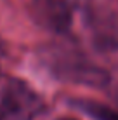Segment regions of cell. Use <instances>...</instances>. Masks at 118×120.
Wrapping results in <instances>:
<instances>
[{
	"mask_svg": "<svg viewBox=\"0 0 118 120\" xmlns=\"http://www.w3.org/2000/svg\"><path fill=\"white\" fill-rule=\"evenodd\" d=\"M42 59L57 78L76 82L92 87H101L109 80V75L96 63H92L82 51L73 45L54 44L42 51Z\"/></svg>",
	"mask_w": 118,
	"mask_h": 120,
	"instance_id": "obj_1",
	"label": "cell"
},
{
	"mask_svg": "<svg viewBox=\"0 0 118 120\" xmlns=\"http://www.w3.org/2000/svg\"><path fill=\"white\" fill-rule=\"evenodd\" d=\"M43 101L28 84L11 78L0 89V120H35Z\"/></svg>",
	"mask_w": 118,
	"mask_h": 120,
	"instance_id": "obj_2",
	"label": "cell"
},
{
	"mask_svg": "<svg viewBox=\"0 0 118 120\" xmlns=\"http://www.w3.org/2000/svg\"><path fill=\"white\" fill-rule=\"evenodd\" d=\"M30 14L38 26L64 35L73 23V5L70 0H33Z\"/></svg>",
	"mask_w": 118,
	"mask_h": 120,
	"instance_id": "obj_3",
	"label": "cell"
},
{
	"mask_svg": "<svg viewBox=\"0 0 118 120\" xmlns=\"http://www.w3.org/2000/svg\"><path fill=\"white\" fill-rule=\"evenodd\" d=\"M89 28L97 47L106 51L118 49V18L115 14H101L99 11H92L89 16Z\"/></svg>",
	"mask_w": 118,
	"mask_h": 120,
	"instance_id": "obj_4",
	"label": "cell"
},
{
	"mask_svg": "<svg viewBox=\"0 0 118 120\" xmlns=\"http://www.w3.org/2000/svg\"><path fill=\"white\" fill-rule=\"evenodd\" d=\"M75 106H78L82 111L94 120H118V111L96 101H87V99H78L75 101Z\"/></svg>",
	"mask_w": 118,
	"mask_h": 120,
	"instance_id": "obj_5",
	"label": "cell"
},
{
	"mask_svg": "<svg viewBox=\"0 0 118 120\" xmlns=\"http://www.w3.org/2000/svg\"><path fill=\"white\" fill-rule=\"evenodd\" d=\"M61 120H75V118H61Z\"/></svg>",
	"mask_w": 118,
	"mask_h": 120,
	"instance_id": "obj_6",
	"label": "cell"
},
{
	"mask_svg": "<svg viewBox=\"0 0 118 120\" xmlns=\"http://www.w3.org/2000/svg\"><path fill=\"white\" fill-rule=\"evenodd\" d=\"M116 101H118V94H116Z\"/></svg>",
	"mask_w": 118,
	"mask_h": 120,
	"instance_id": "obj_7",
	"label": "cell"
}]
</instances>
